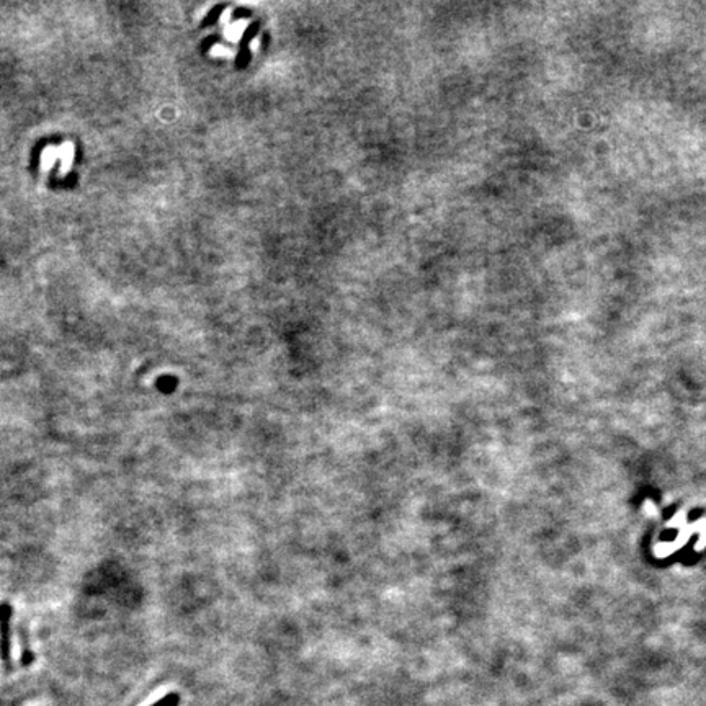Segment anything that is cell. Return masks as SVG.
Instances as JSON below:
<instances>
[{
  "label": "cell",
  "instance_id": "obj_1",
  "mask_svg": "<svg viewBox=\"0 0 706 706\" xmlns=\"http://www.w3.org/2000/svg\"><path fill=\"white\" fill-rule=\"evenodd\" d=\"M12 616L13 610L7 601L0 604V659L10 667L12 657Z\"/></svg>",
  "mask_w": 706,
  "mask_h": 706
},
{
  "label": "cell",
  "instance_id": "obj_2",
  "mask_svg": "<svg viewBox=\"0 0 706 706\" xmlns=\"http://www.w3.org/2000/svg\"><path fill=\"white\" fill-rule=\"evenodd\" d=\"M259 26H260L259 23H252L247 30L244 31L242 40H240V43H239V54H237V57H235V66H237L239 69H242V67H245V64H247V62L250 61L249 45H250V41H252L254 36L259 33Z\"/></svg>",
  "mask_w": 706,
  "mask_h": 706
},
{
  "label": "cell",
  "instance_id": "obj_3",
  "mask_svg": "<svg viewBox=\"0 0 706 706\" xmlns=\"http://www.w3.org/2000/svg\"><path fill=\"white\" fill-rule=\"evenodd\" d=\"M57 155L61 160V175H66L71 170L72 162H74V144L62 143L61 148H57Z\"/></svg>",
  "mask_w": 706,
  "mask_h": 706
},
{
  "label": "cell",
  "instance_id": "obj_4",
  "mask_svg": "<svg viewBox=\"0 0 706 706\" xmlns=\"http://www.w3.org/2000/svg\"><path fill=\"white\" fill-rule=\"evenodd\" d=\"M57 159H59V155H57V148H52V146L45 148L43 153H41V169L49 170L51 167L56 164Z\"/></svg>",
  "mask_w": 706,
  "mask_h": 706
},
{
  "label": "cell",
  "instance_id": "obj_5",
  "mask_svg": "<svg viewBox=\"0 0 706 706\" xmlns=\"http://www.w3.org/2000/svg\"><path fill=\"white\" fill-rule=\"evenodd\" d=\"M157 388L164 392V394L174 392V389L177 388V378H174V376H162V378L157 381Z\"/></svg>",
  "mask_w": 706,
  "mask_h": 706
},
{
  "label": "cell",
  "instance_id": "obj_6",
  "mask_svg": "<svg viewBox=\"0 0 706 706\" xmlns=\"http://www.w3.org/2000/svg\"><path fill=\"white\" fill-rule=\"evenodd\" d=\"M180 697L177 693H167L165 697H162L159 702L153 703L151 706H179Z\"/></svg>",
  "mask_w": 706,
  "mask_h": 706
},
{
  "label": "cell",
  "instance_id": "obj_7",
  "mask_svg": "<svg viewBox=\"0 0 706 706\" xmlns=\"http://www.w3.org/2000/svg\"><path fill=\"white\" fill-rule=\"evenodd\" d=\"M224 8H226V5H218V7H214L213 10H209V13H208V17L205 20V23L214 22V20H216L219 17V15H221L219 12H224Z\"/></svg>",
  "mask_w": 706,
  "mask_h": 706
}]
</instances>
